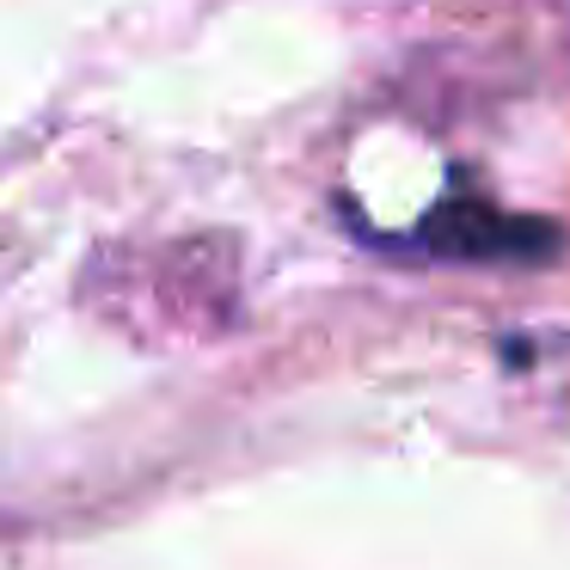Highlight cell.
Returning a JSON list of instances; mask_svg holds the SVG:
<instances>
[{"instance_id": "6da1fadb", "label": "cell", "mask_w": 570, "mask_h": 570, "mask_svg": "<svg viewBox=\"0 0 570 570\" xmlns=\"http://www.w3.org/2000/svg\"><path fill=\"white\" fill-rule=\"evenodd\" d=\"M411 252L442 264H546L564 252V234L540 215H515L484 197H466V190H448L417 222Z\"/></svg>"}]
</instances>
